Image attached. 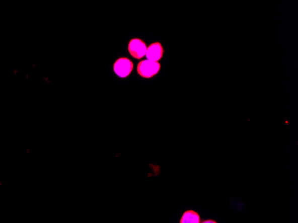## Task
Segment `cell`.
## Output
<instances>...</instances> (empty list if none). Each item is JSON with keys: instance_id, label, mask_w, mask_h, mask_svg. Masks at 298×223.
<instances>
[{"instance_id": "6da1fadb", "label": "cell", "mask_w": 298, "mask_h": 223, "mask_svg": "<svg viewBox=\"0 0 298 223\" xmlns=\"http://www.w3.org/2000/svg\"><path fill=\"white\" fill-rule=\"evenodd\" d=\"M161 64L158 62H154L150 60H143L137 64V71L139 76L143 78H152L159 72Z\"/></svg>"}, {"instance_id": "7a4b0ae2", "label": "cell", "mask_w": 298, "mask_h": 223, "mask_svg": "<svg viewBox=\"0 0 298 223\" xmlns=\"http://www.w3.org/2000/svg\"><path fill=\"white\" fill-rule=\"evenodd\" d=\"M133 63L126 57L117 59L114 63V71L120 78H126L133 70Z\"/></svg>"}, {"instance_id": "3957f363", "label": "cell", "mask_w": 298, "mask_h": 223, "mask_svg": "<svg viewBox=\"0 0 298 223\" xmlns=\"http://www.w3.org/2000/svg\"><path fill=\"white\" fill-rule=\"evenodd\" d=\"M147 46L140 39H132L128 44V51L136 59H142L145 56Z\"/></svg>"}, {"instance_id": "277c9868", "label": "cell", "mask_w": 298, "mask_h": 223, "mask_svg": "<svg viewBox=\"0 0 298 223\" xmlns=\"http://www.w3.org/2000/svg\"><path fill=\"white\" fill-rule=\"evenodd\" d=\"M163 55H164V48H163L161 44L158 43V42L151 44L146 48L145 56H146L147 60L158 62L163 57Z\"/></svg>"}, {"instance_id": "5b68a950", "label": "cell", "mask_w": 298, "mask_h": 223, "mask_svg": "<svg viewBox=\"0 0 298 223\" xmlns=\"http://www.w3.org/2000/svg\"><path fill=\"white\" fill-rule=\"evenodd\" d=\"M180 223H200V216L196 211L188 210L183 213Z\"/></svg>"}, {"instance_id": "8992f818", "label": "cell", "mask_w": 298, "mask_h": 223, "mask_svg": "<svg viewBox=\"0 0 298 223\" xmlns=\"http://www.w3.org/2000/svg\"><path fill=\"white\" fill-rule=\"evenodd\" d=\"M200 223H217L214 220H212V219H207V220H204V221H202Z\"/></svg>"}]
</instances>
